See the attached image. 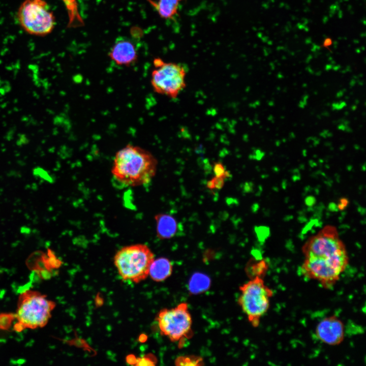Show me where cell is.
<instances>
[{"label":"cell","mask_w":366,"mask_h":366,"mask_svg":"<svg viewBox=\"0 0 366 366\" xmlns=\"http://www.w3.org/2000/svg\"><path fill=\"white\" fill-rule=\"evenodd\" d=\"M158 161L149 151L129 144L115 154L111 173L120 184L137 187L149 183L155 176Z\"/></svg>","instance_id":"obj_1"},{"label":"cell","mask_w":366,"mask_h":366,"mask_svg":"<svg viewBox=\"0 0 366 366\" xmlns=\"http://www.w3.org/2000/svg\"><path fill=\"white\" fill-rule=\"evenodd\" d=\"M214 172L215 176L226 178L230 176L229 172L225 170V168L220 162H216L214 165Z\"/></svg>","instance_id":"obj_16"},{"label":"cell","mask_w":366,"mask_h":366,"mask_svg":"<svg viewBox=\"0 0 366 366\" xmlns=\"http://www.w3.org/2000/svg\"><path fill=\"white\" fill-rule=\"evenodd\" d=\"M150 83L158 94L175 99L186 87V72L182 66L174 63H165L160 58L153 61Z\"/></svg>","instance_id":"obj_7"},{"label":"cell","mask_w":366,"mask_h":366,"mask_svg":"<svg viewBox=\"0 0 366 366\" xmlns=\"http://www.w3.org/2000/svg\"><path fill=\"white\" fill-rule=\"evenodd\" d=\"M157 235L161 239H170L173 237L177 230V223L174 217L167 214L156 215Z\"/></svg>","instance_id":"obj_12"},{"label":"cell","mask_w":366,"mask_h":366,"mask_svg":"<svg viewBox=\"0 0 366 366\" xmlns=\"http://www.w3.org/2000/svg\"><path fill=\"white\" fill-rule=\"evenodd\" d=\"M316 334L323 343L329 345H337L344 340V326L338 317L334 316L327 317L318 324Z\"/></svg>","instance_id":"obj_10"},{"label":"cell","mask_w":366,"mask_h":366,"mask_svg":"<svg viewBox=\"0 0 366 366\" xmlns=\"http://www.w3.org/2000/svg\"><path fill=\"white\" fill-rule=\"evenodd\" d=\"M300 270L305 277L318 281L326 288L332 287L343 272L327 260L314 256L305 257Z\"/></svg>","instance_id":"obj_9"},{"label":"cell","mask_w":366,"mask_h":366,"mask_svg":"<svg viewBox=\"0 0 366 366\" xmlns=\"http://www.w3.org/2000/svg\"><path fill=\"white\" fill-rule=\"evenodd\" d=\"M16 18L26 33L35 36L49 35L55 25L53 12L45 0H24L18 8Z\"/></svg>","instance_id":"obj_5"},{"label":"cell","mask_w":366,"mask_h":366,"mask_svg":"<svg viewBox=\"0 0 366 366\" xmlns=\"http://www.w3.org/2000/svg\"><path fill=\"white\" fill-rule=\"evenodd\" d=\"M239 289L241 294L238 302L249 322L254 327H257L260 318L269 308L273 291L258 276L241 286Z\"/></svg>","instance_id":"obj_6"},{"label":"cell","mask_w":366,"mask_h":366,"mask_svg":"<svg viewBox=\"0 0 366 366\" xmlns=\"http://www.w3.org/2000/svg\"><path fill=\"white\" fill-rule=\"evenodd\" d=\"M346 106V103L344 101H339L333 103L331 105V108L333 110H340Z\"/></svg>","instance_id":"obj_20"},{"label":"cell","mask_w":366,"mask_h":366,"mask_svg":"<svg viewBox=\"0 0 366 366\" xmlns=\"http://www.w3.org/2000/svg\"><path fill=\"white\" fill-rule=\"evenodd\" d=\"M210 284V279L207 276L201 273H196L189 281V289L192 293H201L209 288Z\"/></svg>","instance_id":"obj_15"},{"label":"cell","mask_w":366,"mask_h":366,"mask_svg":"<svg viewBox=\"0 0 366 366\" xmlns=\"http://www.w3.org/2000/svg\"><path fill=\"white\" fill-rule=\"evenodd\" d=\"M349 122L346 120H342L338 126V129L346 132H351V128L349 126Z\"/></svg>","instance_id":"obj_19"},{"label":"cell","mask_w":366,"mask_h":366,"mask_svg":"<svg viewBox=\"0 0 366 366\" xmlns=\"http://www.w3.org/2000/svg\"><path fill=\"white\" fill-rule=\"evenodd\" d=\"M304 257L323 258L343 272L348 264L345 247L340 239L337 229L331 226L323 228L310 238L302 247Z\"/></svg>","instance_id":"obj_3"},{"label":"cell","mask_w":366,"mask_h":366,"mask_svg":"<svg viewBox=\"0 0 366 366\" xmlns=\"http://www.w3.org/2000/svg\"><path fill=\"white\" fill-rule=\"evenodd\" d=\"M109 57L116 65L125 67L134 64L138 59L135 46L128 40L116 42L111 49Z\"/></svg>","instance_id":"obj_11"},{"label":"cell","mask_w":366,"mask_h":366,"mask_svg":"<svg viewBox=\"0 0 366 366\" xmlns=\"http://www.w3.org/2000/svg\"><path fill=\"white\" fill-rule=\"evenodd\" d=\"M309 96L308 95H304L299 102L298 106L301 108H303L307 104Z\"/></svg>","instance_id":"obj_22"},{"label":"cell","mask_w":366,"mask_h":366,"mask_svg":"<svg viewBox=\"0 0 366 366\" xmlns=\"http://www.w3.org/2000/svg\"><path fill=\"white\" fill-rule=\"evenodd\" d=\"M348 203L349 201L348 199L346 198H342L339 201V202L338 204V207L340 210H343L347 206Z\"/></svg>","instance_id":"obj_21"},{"label":"cell","mask_w":366,"mask_h":366,"mask_svg":"<svg viewBox=\"0 0 366 366\" xmlns=\"http://www.w3.org/2000/svg\"><path fill=\"white\" fill-rule=\"evenodd\" d=\"M154 255L146 245L138 243L121 248L114 257V263L124 280L138 283L148 276Z\"/></svg>","instance_id":"obj_4"},{"label":"cell","mask_w":366,"mask_h":366,"mask_svg":"<svg viewBox=\"0 0 366 366\" xmlns=\"http://www.w3.org/2000/svg\"><path fill=\"white\" fill-rule=\"evenodd\" d=\"M155 357L151 355H147L136 359V365H154L155 364Z\"/></svg>","instance_id":"obj_18"},{"label":"cell","mask_w":366,"mask_h":366,"mask_svg":"<svg viewBox=\"0 0 366 366\" xmlns=\"http://www.w3.org/2000/svg\"><path fill=\"white\" fill-rule=\"evenodd\" d=\"M156 319L161 333L171 341H180L191 333L192 318L186 303L162 310Z\"/></svg>","instance_id":"obj_8"},{"label":"cell","mask_w":366,"mask_h":366,"mask_svg":"<svg viewBox=\"0 0 366 366\" xmlns=\"http://www.w3.org/2000/svg\"><path fill=\"white\" fill-rule=\"evenodd\" d=\"M224 178L214 177L207 182V188L210 189H221L224 186Z\"/></svg>","instance_id":"obj_17"},{"label":"cell","mask_w":366,"mask_h":366,"mask_svg":"<svg viewBox=\"0 0 366 366\" xmlns=\"http://www.w3.org/2000/svg\"><path fill=\"white\" fill-rule=\"evenodd\" d=\"M331 44H332L331 39L329 38H327L324 40L323 46L325 47H328V46H330Z\"/></svg>","instance_id":"obj_24"},{"label":"cell","mask_w":366,"mask_h":366,"mask_svg":"<svg viewBox=\"0 0 366 366\" xmlns=\"http://www.w3.org/2000/svg\"><path fill=\"white\" fill-rule=\"evenodd\" d=\"M320 135L323 138H328L332 136V133L329 131L325 130L321 132Z\"/></svg>","instance_id":"obj_23"},{"label":"cell","mask_w":366,"mask_h":366,"mask_svg":"<svg viewBox=\"0 0 366 366\" xmlns=\"http://www.w3.org/2000/svg\"><path fill=\"white\" fill-rule=\"evenodd\" d=\"M172 271V264L167 258L154 259L149 269L148 276L156 282H162L168 278Z\"/></svg>","instance_id":"obj_13"},{"label":"cell","mask_w":366,"mask_h":366,"mask_svg":"<svg viewBox=\"0 0 366 366\" xmlns=\"http://www.w3.org/2000/svg\"><path fill=\"white\" fill-rule=\"evenodd\" d=\"M155 7L159 16L165 19L173 18L177 13L179 5L181 0H148Z\"/></svg>","instance_id":"obj_14"},{"label":"cell","mask_w":366,"mask_h":366,"mask_svg":"<svg viewBox=\"0 0 366 366\" xmlns=\"http://www.w3.org/2000/svg\"><path fill=\"white\" fill-rule=\"evenodd\" d=\"M55 307V302L48 299L46 295L37 291L25 290L18 298L16 314L18 322L14 329L20 331L26 328L44 327Z\"/></svg>","instance_id":"obj_2"}]
</instances>
